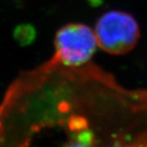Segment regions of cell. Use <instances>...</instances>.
Wrapping results in <instances>:
<instances>
[{
	"label": "cell",
	"mask_w": 147,
	"mask_h": 147,
	"mask_svg": "<svg viewBox=\"0 0 147 147\" xmlns=\"http://www.w3.org/2000/svg\"><path fill=\"white\" fill-rule=\"evenodd\" d=\"M88 1L92 6H98L102 3V0H88Z\"/></svg>",
	"instance_id": "obj_6"
},
{
	"label": "cell",
	"mask_w": 147,
	"mask_h": 147,
	"mask_svg": "<svg viewBox=\"0 0 147 147\" xmlns=\"http://www.w3.org/2000/svg\"><path fill=\"white\" fill-rule=\"evenodd\" d=\"M36 31L30 25H20L14 31V37L20 44H29L35 38Z\"/></svg>",
	"instance_id": "obj_4"
},
{
	"label": "cell",
	"mask_w": 147,
	"mask_h": 147,
	"mask_svg": "<svg viewBox=\"0 0 147 147\" xmlns=\"http://www.w3.org/2000/svg\"><path fill=\"white\" fill-rule=\"evenodd\" d=\"M53 43L55 52L52 57L68 67L87 65L98 47L94 30L83 23L62 26L56 32Z\"/></svg>",
	"instance_id": "obj_2"
},
{
	"label": "cell",
	"mask_w": 147,
	"mask_h": 147,
	"mask_svg": "<svg viewBox=\"0 0 147 147\" xmlns=\"http://www.w3.org/2000/svg\"><path fill=\"white\" fill-rule=\"evenodd\" d=\"M93 134L86 121L73 118L69 122V138L65 147H94Z\"/></svg>",
	"instance_id": "obj_3"
},
{
	"label": "cell",
	"mask_w": 147,
	"mask_h": 147,
	"mask_svg": "<svg viewBox=\"0 0 147 147\" xmlns=\"http://www.w3.org/2000/svg\"><path fill=\"white\" fill-rule=\"evenodd\" d=\"M145 140H146V136H141V138H138L133 142H130L129 144H120V145L113 146V147H145Z\"/></svg>",
	"instance_id": "obj_5"
},
{
	"label": "cell",
	"mask_w": 147,
	"mask_h": 147,
	"mask_svg": "<svg viewBox=\"0 0 147 147\" xmlns=\"http://www.w3.org/2000/svg\"><path fill=\"white\" fill-rule=\"evenodd\" d=\"M98 47L112 55H123L131 51L140 38L138 22L130 13L110 10L97 20L94 28Z\"/></svg>",
	"instance_id": "obj_1"
},
{
	"label": "cell",
	"mask_w": 147,
	"mask_h": 147,
	"mask_svg": "<svg viewBox=\"0 0 147 147\" xmlns=\"http://www.w3.org/2000/svg\"><path fill=\"white\" fill-rule=\"evenodd\" d=\"M145 147H147V136H146V140H145Z\"/></svg>",
	"instance_id": "obj_7"
}]
</instances>
